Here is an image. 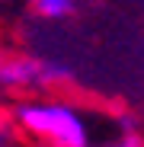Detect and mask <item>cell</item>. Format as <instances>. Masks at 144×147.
<instances>
[{
	"mask_svg": "<svg viewBox=\"0 0 144 147\" xmlns=\"http://www.w3.org/2000/svg\"><path fill=\"white\" fill-rule=\"evenodd\" d=\"M7 121L22 147H93L96 141L87 106L61 93H39L10 102Z\"/></svg>",
	"mask_w": 144,
	"mask_h": 147,
	"instance_id": "cell-1",
	"label": "cell"
},
{
	"mask_svg": "<svg viewBox=\"0 0 144 147\" xmlns=\"http://www.w3.org/2000/svg\"><path fill=\"white\" fill-rule=\"evenodd\" d=\"M74 70L61 61H42L29 55H7L0 58V96L26 99V96L51 93L61 83H70Z\"/></svg>",
	"mask_w": 144,
	"mask_h": 147,
	"instance_id": "cell-2",
	"label": "cell"
},
{
	"mask_svg": "<svg viewBox=\"0 0 144 147\" xmlns=\"http://www.w3.org/2000/svg\"><path fill=\"white\" fill-rule=\"evenodd\" d=\"M93 147H144V131L135 115H118L109 134H96Z\"/></svg>",
	"mask_w": 144,
	"mask_h": 147,
	"instance_id": "cell-3",
	"label": "cell"
},
{
	"mask_svg": "<svg viewBox=\"0 0 144 147\" xmlns=\"http://www.w3.org/2000/svg\"><path fill=\"white\" fill-rule=\"evenodd\" d=\"M29 3L42 19H67L77 10V0H29Z\"/></svg>",
	"mask_w": 144,
	"mask_h": 147,
	"instance_id": "cell-4",
	"label": "cell"
},
{
	"mask_svg": "<svg viewBox=\"0 0 144 147\" xmlns=\"http://www.w3.org/2000/svg\"><path fill=\"white\" fill-rule=\"evenodd\" d=\"M10 141H16V134H13V128H10L7 115H0V147H3V144H10Z\"/></svg>",
	"mask_w": 144,
	"mask_h": 147,
	"instance_id": "cell-5",
	"label": "cell"
}]
</instances>
